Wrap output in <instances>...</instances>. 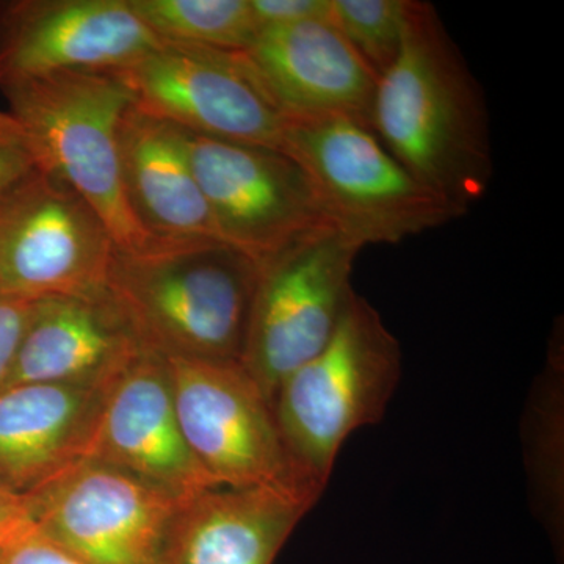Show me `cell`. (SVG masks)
Masks as SVG:
<instances>
[{"instance_id": "cell-5", "label": "cell", "mask_w": 564, "mask_h": 564, "mask_svg": "<svg viewBox=\"0 0 564 564\" xmlns=\"http://www.w3.org/2000/svg\"><path fill=\"white\" fill-rule=\"evenodd\" d=\"M281 151L306 174L333 228L361 250L400 243L463 217L419 184L359 122H285Z\"/></svg>"}, {"instance_id": "cell-3", "label": "cell", "mask_w": 564, "mask_h": 564, "mask_svg": "<svg viewBox=\"0 0 564 564\" xmlns=\"http://www.w3.org/2000/svg\"><path fill=\"white\" fill-rule=\"evenodd\" d=\"M2 91L35 165L90 204L118 251L161 247L140 228L126 199L120 131L135 99L117 70H65Z\"/></svg>"}, {"instance_id": "cell-9", "label": "cell", "mask_w": 564, "mask_h": 564, "mask_svg": "<svg viewBox=\"0 0 564 564\" xmlns=\"http://www.w3.org/2000/svg\"><path fill=\"white\" fill-rule=\"evenodd\" d=\"M32 527L90 564H163L185 500L98 459L31 494Z\"/></svg>"}, {"instance_id": "cell-2", "label": "cell", "mask_w": 564, "mask_h": 564, "mask_svg": "<svg viewBox=\"0 0 564 564\" xmlns=\"http://www.w3.org/2000/svg\"><path fill=\"white\" fill-rule=\"evenodd\" d=\"M259 265L223 242L115 251L107 289L144 350L242 364Z\"/></svg>"}, {"instance_id": "cell-4", "label": "cell", "mask_w": 564, "mask_h": 564, "mask_svg": "<svg viewBox=\"0 0 564 564\" xmlns=\"http://www.w3.org/2000/svg\"><path fill=\"white\" fill-rule=\"evenodd\" d=\"M402 373V352L380 314L352 292L329 343L274 392L288 451L325 489L345 441L384 417Z\"/></svg>"}, {"instance_id": "cell-25", "label": "cell", "mask_w": 564, "mask_h": 564, "mask_svg": "<svg viewBox=\"0 0 564 564\" xmlns=\"http://www.w3.org/2000/svg\"><path fill=\"white\" fill-rule=\"evenodd\" d=\"M31 527V499L28 494L11 492L9 489L0 488V540H9Z\"/></svg>"}, {"instance_id": "cell-18", "label": "cell", "mask_w": 564, "mask_h": 564, "mask_svg": "<svg viewBox=\"0 0 564 564\" xmlns=\"http://www.w3.org/2000/svg\"><path fill=\"white\" fill-rule=\"evenodd\" d=\"M315 502L282 489L212 486L182 505L163 564H273Z\"/></svg>"}, {"instance_id": "cell-21", "label": "cell", "mask_w": 564, "mask_h": 564, "mask_svg": "<svg viewBox=\"0 0 564 564\" xmlns=\"http://www.w3.org/2000/svg\"><path fill=\"white\" fill-rule=\"evenodd\" d=\"M33 306L35 302L32 300L0 293V392L6 389L13 372L22 339L31 323Z\"/></svg>"}, {"instance_id": "cell-23", "label": "cell", "mask_w": 564, "mask_h": 564, "mask_svg": "<svg viewBox=\"0 0 564 564\" xmlns=\"http://www.w3.org/2000/svg\"><path fill=\"white\" fill-rule=\"evenodd\" d=\"M259 31L269 25L333 20L332 0H250Z\"/></svg>"}, {"instance_id": "cell-19", "label": "cell", "mask_w": 564, "mask_h": 564, "mask_svg": "<svg viewBox=\"0 0 564 564\" xmlns=\"http://www.w3.org/2000/svg\"><path fill=\"white\" fill-rule=\"evenodd\" d=\"M155 36L215 50H247L259 33L250 0H129Z\"/></svg>"}, {"instance_id": "cell-22", "label": "cell", "mask_w": 564, "mask_h": 564, "mask_svg": "<svg viewBox=\"0 0 564 564\" xmlns=\"http://www.w3.org/2000/svg\"><path fill=\"white\" fill-rule=\"evenodd\" d=\"M0 564H90L31 529L3 541Z\"/></svg>"}, {"instance_id": "cell-14", "label": "cell", "mask_w": 564, "mask_h": 564, "mask_svg": "<svg viewBox=\"0 0 564 564\" xmlns=\"http://www.w3.org/2000/svg\"><path fill=\"white\" fill-rule=\"evenodd\" d=\"M88 458L182 500L217 486L185 443L169 362L151 351L137 356L107 384Z\"/></svg>"}, {"instance_id": "cell-16", "label": "cell", "mask_w": 564, "mask_h": 564, "mask_svg": "<svg viewBox=\"0 0 564 564\" xmlns=\"http://www.w3.org/2000/svg\"><path fill=\"white\" fill-rule=\"evenodd\" d=\"M120 151L126 199L152 242H223L193 173L185 131L133 104L122 118Z\"/></svg>"}, {"instance_id": "cell-11", "label": "cell", "mask_w": 564, "mask_h": 564, "mask_svg": "<svg viewBox=\"0 0 564 564\" xmlns=\"http://www.w3.org/2000/svg\"><path fill=\"white\" fill-rule=\"evenodd\" d=\"M117 73L139 109L182 131L281 151L285 121L239 52L162 40Z\"/></svg>"}, {"instance_id": "cell-1", "label": "cell", "mask_w": 564, "mask_h": 564, "mask_svg": "<svg viewBox=\"0 0 564 564\" xmlns=\"http://www.w3.org/2000/svg\"><path fill=\"white\" fill-rule=\"evenodd\" d=\"M372 131L419 184L463 215L488 192L484 93L430 3L410 0L402 51L378 79Z\"/></svg>"}, {"instance_id": "cell-6", "label": "cell", "mask_w": 564, "mask_h": 564, "mask_svg": "<svg viewBox=\"0 0 564 564\" xmlns=\"http://www.w3.org/2000/svg\"><path fill=\"white\" fill-rule=\"evenodd\" d=\"M185 443L215 485L273 488L321 499L288 451L273 404L242 364L169 358Z\"/></svg>"}, {"instance_id": "cell-8", "label": "cell", "mask_w": 564, "mask_h": 564, "mask_svg": "<svg viewBox=\"0 0 564 564\" xmlns=\"http://www.w3.org/2000/svg\"><path fill=\"white\" fill-rule=\"evenodd\" d=\"M115 251L90 204L39 166L0 199V293L36 302L107 291Z\"/></svg>"}, {"instance_id": "cell-24", "label": "cell", "mask_w": 564, "mask_h": 564, "mask_svg": "<svg viewBox=\"0 0 564 564\" xmlns=\"http://www.w3.org/2000/svg\"><path fill=\"white\" fill-rule=\"evenodd\" d=\"M35 169L22 133L0 140V199Z\"/></svg>"}, {"instance_id": "cell-13", "label": "cell", "mask_w": 564, "mask_h": 564, "mask_svg": "<svg viewBox=\"0 0 564 564\" xmlns=\"http://www.w3.org/2000/svg\"><path fill=\"white\" fill-rule=\"evenodd\" d=\"M239 57L285 122L343 118L372 129L378 79L333 20L269 25Z\"/></svg>"}, {"instance_id": "cell-7", "label": "cell", "mask_w": 564, "mask_h": 564, "mask_svg": "<svg viewBox=\"0 0 564 564\" xmlns=\"http://www.w3.org/2000/svg\"><path fill=\"white\" fill-rule=\"evenodd\" d=\"M361 248L334 228L259 265L242 366L272 402L278 386L332 339Z\"/></svg>"}, {"instance_id": "cell-15", "label": "cell", "mask_w": 564, "mask_h": 564, "mask_svg": "<svg viewBox=\"0 0 564 564\" xmlns=\"http://www.w3.org/2000/svg\"><path fill=\"white\" fill-rule=\"evenodd\" d=\"M143 351L109 289L36 300L6 389L31 383L109 384Z\"/></svg>"}, {"instance_id": "cell-26", "label": "cell", "mask_w": 564, "mask_h": 564, "mask_svg": "<svg viewBox=\"0 0 564 564\" xmlns=\"http://www.w3.org/2000/svg\"><path fill=\"white\" fill-rule=\"evenodd\" d=\"M21 133L20 126L11 118V115L0 111V140L21 135Z\"/></svg>"}, {"instance_id": "cell-20", "label": "cell", "mask_w": 564, "mask_h": 564, "mask_svg": "<svg viewBox=\"0 0 564 564\" xmlns=\"http://www.w3.org/2000/svg\"><path fill=\"white\" fill-rule=\"evenodd\" d=\"M333 22L377 79L403 46L410 0H332Z\"/></svg>"}, {"instance_id": "cell-17", "label": "cell", "mask_w": 564, "mask_h": 564, "mask_svg": "<svg viewBox=\"0 0 564 564\" xmlns=\"http://www.w3.org/2000/svg\"><path fill=\"white\" fill-rule=\"evenodd\" d=\"M107 384L31 383L0 392V488L31 494L88 458Z\"/></svg>"}, {"instance_id": "cell-10", "label": "cell", "mask_w": 564, "mask_h": 564, "mask_svg": "<svg viewBox=\"0 0 564 564\" xmlns=\"http://www.w3.org/2000/svg\"><path fill=\"white\" fill-rule=\"evenodd\" d=\"M185 133L193 173L223 242L258 265L333 228L306 174L284 152Z\"/></svg>"}, {"instance_id": "cell-12", "label": "cell", "mask_w": 564, "mask_h": 564, "mask_svg": "<svg viewBox=\"0 0 564 564\" xmlns=\"http://www.w3.org/2000/svg\"><path fill=\"white\" fill-rule=\"evenodd\" d=\"M161 39L129 0L0 2V88L65 70H118Z\"/></svg>"}, {"instance_id": "cell-27", "label": "cell", "mask_w": 564, "mask_h": 564, "mask_svg": "<svg viewBox=\"0 0 564 564\" xmlns=\"http://www.w3.org/2000/svg\"><path fill=\"white\" fill-rule=\"evenodd\" d=\"M2 543H3V541H2V540H0V547H2Z\"/></svg>"}]
</instances>
